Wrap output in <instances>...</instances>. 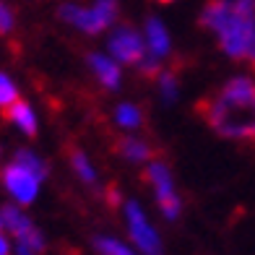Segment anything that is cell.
Instances as JSON below:
<instances>
[{
	"mask_svg": "<svg viewBox=\"0 0 255 255\" xmlns=\"http://www.w3.org/2000/svg\"><path fill=\"white\" fill-rule=\"evenodd\" d=\"M245 60H250V63H253V68H255V44L250 47V52H248V57H245Z\"/></svg>",
	"mask_w": 255,
	"mask_h": 255,
	"instance_id": "obj_23",
	"label": "cell"
},
{
	"mask_svg": "<svg viewBox=\"0 0 255 255\" xmlns=\"http://www.w3.org/2000/svg\"><path fill=\"white\" fill-rule=\"evenodd\" d=\"M0 255H10V242L3 232H0Z\"/></svg>",
	"mask_w": 255,
	"mask_h": 255,
	"instance_id": "obj_21",
	"label": "cell"
},
{
	"mask_svg": "<svg viewBox=\"0 0 255 255\" xmlns=\"http://www.w3.org/2000/svg\"><path fill=\"white\" fill-rule=\"evenodd\" d=\"M0 224L10 232V237H16L18 245H29V248L42 250V253H44V248H47V242H44L42 232L34 227L31 219L18 208V203H16V206H13V203L3 206V211H0Z\"/></svg>",
	"mask_w": 255,
	"mask_h": 255,
	"instance_id": "obj_7",
	"label": "cell"
},
{
	"mask_svg": "<svg viewBox=\"0 0 255 255\" xmlns=\"http://www.w3.org/2000/svg\"><path fill=\"white\" fill-rule=\"evenodd\" d=\"M94 250L99 255H138L135 250H130L128 245H123V242L115 240V237H97L94 240Z\"/></svg>",
	"mask_w": 255,
	"mask_h": 255,
	"instance_id": "obj_15",
	"label": "cell"
},
{
	"mask_svg": "<svg viewBox=\"0 0 255 255\" xmlns=\"http://www.w3.org/2000/svg\"><path fill=\"white\" fill-rule=\"evenodd\" d=\"M143 177L154 188V195H156V203L161 208V214H164L167 219H177L182 206H180V198H177L175 180H172L169 167L164 164V161H146Z\"/></svg>",
	"mask_w": 255,
	"mask_h": 255,
	"instance_id": "obj_4",
	"label": "cell"
},
{
	"mask_svg": "<svg viewBox=\"0 0 255 255\" xmlns=\"http://www.w3.org/2000/svg\"><path fill=\"white\" fill-rule=\"evenodd\" d=\"M235 3H242V5H250V8H255V0H235Z\"/></svg>",
	"mask_w": 255,
	"mask_h": 255,
	"instance_id": "obj_24",
	"label": "cell"
},
{
	"mask_svg": "<svg viewBox=\"0 0 255 255\" xmlns=\"http://www.w3.org/2000/svg\"><path fill=\"white\" fill-rule=\"evenodd\" d=\"M89 68L94 71L97 81L104 89H120V81H123V71H120V63L115 60L112 55H99V52H91L89 55Z\"/></svg>",
	"mask_w": 255,
	"mask_h": 255,
	"instance_id": "obj_9",
	"label": "cell"
},
{
	"mask_svg": "<svg viewBox=\"0 0 255 255\" xmlns=\"http://www.w3.org/2000/svg\"><path fill=\"white\" fill-rule=\"evenodd\" d=\"M118 154L128 161H138V164H143V161H151V146L141 138H133V135H125V138H118Z\"/></svg>",
	"mask_w": 255,
	"mask_h": 255,
	"instance_id": "obj_12",
	"label": "cell"
},
{
	"mask_svg": "<svg viewBox=\"0 0 255 255\" xmlns=\"http://www.w3.org/2000/svg\"><path fill=\"white\" fill-rule=\"evenodd\" d=\"M60 18L65 24H71V26L81 29L84 34L94 37V34L107 31L118 21V3L115 0H97L91 8L65 3V5H60Z\"/></svg>",
	"mask_w": 255,
	"mask_h": 255,
	"instance_id": "obj_3",
	"label": "cell"
},
{
	"mask_svg": "<svg viewBox=\"0 0 255 255\" xmlns=\"http://www.w3.org/2000/svg\"><path fill=\"white\" fill-rule=\"evenodd\" d=\"M159 3H172V0H159Z\"/></svg>",
	"mask_w": 255,
	"mask_h": 255,
	"instance_id": "obj_25",
	"label": "cell"
},
{
	"mask_svg": "<svg viewBox=\"0 0 255 255\" xmlns=\"http://www.w3.org/2000/svg\"><path fill=\"white\" fill-rule=\"evenodd\" d=\"M0 180H3V188L5 193L13 198L18 206H29L37 201L39 195V185H42V177L37 175V172H31L29 167H24L21 161H10V164L3 169V175H0Z\"/></svg>",
	"mask_w": 255,
	"mask_h": 255,
	"instance_id": "obj_5",
	"label": "cell"
},
{
	"mask_svg": "<svg viewBox=\"0 0 255 255\" xmlns=\"http://www.w3.org/2000/svg\"><path fill=\"white\" fill-rule=\"evenodd\" d=\"M125 219H128V232H130V240L135 242V248L146 253V255H161V240L156 235V229L148 224V219L143 214V208L135 201L125 203Z\"/></svg>",
	"mask_w": 255,
	"mask_h": 255,
	"instance_id": "obj_6",
	"label": "cell"
},
{
	"mask_svg": "<svg viewBox=\"0 0 255 255\" xmlns=\"http://www.w3.org/2000/svg\"><path fill=\"white\" fill-rule=\"evenodd\" d=\"M107 201H110L112 206H118V203H120V193H118V188H110V190H107Z\"/></svg>",
	"mask_w": 255,
	"mask_h": 255,
	"instance_id": "obj_22",
	"label": "cell"
},
{
	"mask_svg": "<svg viewBox=\"0 0 255 255\" xmlns=\"http://www.w3.org/2000/svg\"><path fill=\"white\" fill-rule=\"evenodd\" d=\"M0 154H3V148H0Z\"/></svg>",
	"mask_w": 255,
	"mask_h": 255,
	"instance_id": "obj_26",
	"label": "cell"
},
{
	"mask_svg": "<svg viewBox=\"0 0 255 255\" xmlns=\"http://www.w3.org/2000/svg\"><path fill=\"white\" fill-rule=\"evenodd\" d=\"M110 55L115 57L118 63H125V65H138L148 55L146 50V39L138 34L135 29L130 26H118L112 34H110Z\"/></svg>",
	"mask_w": 255,
	"mask_h": 255,
	"instance_id": "obj_8",
	"label": "cell"
},
{
	"mask_svg": "<svg viewBox=\"0 0 255 255\" xmlns=\"http://www.w3.org/2000/svg\"><path fill=\"white\" fill-rule=\"evenodd\" d=\"M0 227H3V224H0Z\"/></svg>",
	"mask_w": 255,
	"mask_h": 255,
	"instance_id": "obj_27",
	"label": "cell"
},
{
	"mask_svg": "<svg viewBox=\"0 0 255 255\" xmlns=\"http://www.w3.org/2000/svg\"><path fill=\"white\" fill-rule=\"evenodd\" d=\"M16 161H21L24 167H29L31 172H37V175L44 180L47 177V164H44V159H39L34 151H29V148H21V151H16V156H13Z\"/></svg>",
	"mask_w": 255,
	"mask_h": 255,
	"instance_id": "obj_17",
	"label": "cell"
},
{
	"mask_svg": "<svg viewBox=\"0 0 255 255\" xmlns=\"http://www.w3.org/2000/svg\"><path fill=\"white\" fill-rule=\"evenodd\" d=\"M143 39H146L148 52L156 55V57H167V55L172 52L169 31L164 29V24H161L159 18H148V21H146V34H143Z\"/></svg>",
	"mask_w": 255,
	"mask_h": 255,
	"instance_id": "obj_10",
	"label": "cell"
},
{
	"mask_svg": "<svg viewBox=\"0 0 255 255\" xmlns=\"http://www.w3.org/2000/svg\"><path fill=\"white\" fill-rule=\"evenodd\" d=\"M71 164H73V172L84 180L86 185H94L97 182V169H94V164L89 161V156L84 154V151H78V148H73L71 151Z\"/></svg>",
	"mask_w": 255,
	"mask_h": 255,
	"instance_id": "obj_14",
	"label": "cell"
},
{
	"mask_svg": "<svg viewBox=\"0 0 255 255\" xmlns=\"http://www.w3.org/2000/svg\"><path fill=\"white\" fill-rule=\"evenodd\" d=\"M156 84H159V91H161V99L164 102H175L177 99V76L172 71H161L156 76Z\"/></svg>",
	"mask_w": 255,
	"mask_h": 255,
	"instance_id": "obj_16",
	"label": "cell"
},
{
	"mask_svg": "<svg viewBox=\"0 0 255 255\" xmlns=\"http://www.w3.org/2000/svg\"><path fill=\"white\" fill-rule=\"evenodd\" d=\"M201 24L216 34L222 50L229 57L245 60L255 44V8L235 3V0H208Z\"/></svg>",
	"mask_w": 255,
	"mask_h": 255,
	"instance_id": "obj_2",
	"label": "cell"
},
{
	"mask_svg": "<svg viewBox=\"0 0 255 255\" xmlns=\"http://www.w3.org/2000/svg\"><path fill=\"white\" fill-rule=\"evenodd\" d=\"M201 118L224 138L255 141V81L235 76L198 104Z\"/></svg>",
	"mask_w": 255,
	"mask_h": 255,
	"instance_id": "obj_1",
	"label": "cell"
},
{
	"mask_svg": "<svg viewBox=\"0 0 255 255\" xmlns=\"http://www.w3.org/2000/svg\"><path fill=\"white\" fill-rule=\"evenodd\" d=\"M112 120H115V125L125 128V130H135V128L143 125V112L130 102H120L112 112Z\"/></svg>",
	"mask_w": 255,
	"mask_h": 255,
	"instance_id": "obj_13",
	"label": "cell"
},
{
	"mask_svg": "<svg viewBox=\"0 0 255 255\" xmlns=\"http://www.w3.org/2000/svg\"><path fill=\"white\" fill-rule=\"evenodd\" d=\"M16 99H18V89L13 84V78H10L8 73H0V110L5 112Z\"/></svg>",
	"mask_w": 255,
	"mask_h": 255,
	"instance_id": "obj_18",
	"label": "cell"
},
{
	"mask_svg": "<svg viewBox=\"0 0 255 255\" xmlns=\"http://www.w3.org/2000/svg\"><path fill=\"white\" fill-rule=\"evenodd\" d=\"M16 26V16L13 10H10L3 0H0V37H5V34H10Z\"/></svg>",
	"mask_w": 255,
	"mask_h": 255,
	"instance_id": "obj_19",
	"label": "cell"
},
{
	"mask_svg": "<svg viewBox=\"0 0 255 255\" xmlns=\"http://www.w3.org/2000/svg\"><path fill=\"white\" fill-rule=\"evenodd\" d=\"M16 255H42V250H34L29 245H18L16 242Z\"/></svg>",
	"mask_w": 255,
	"mask_h": 255,
	"instance_id": "obj_20",
	"label": "cell"
},
{
	"mask_svg": "<svg viewBox=\"0 0 255 255\" xmlns=\"http://www.w3.org/2000/svg\"><path fill=\"white\" fill-rule=\"evenodd\" d=\"M5 118H8V123H10V125H16L21 133H26V135H37V115H34V110L29 107L26 102L16 99V102L5 110Z\"/></svg>",
	"mask_w": 255,
	"mask_h": 255,
	"instance_id": "obj_11",
	"label": "cell"
}]
</instances>
